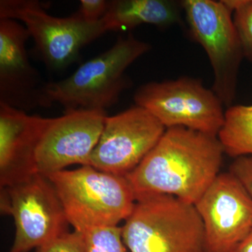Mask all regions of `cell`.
Masks as SVG:
<instances>
[{"label":"cell","mask_w":252,"mask_h":252,"mask_svg":"<svg viewBox=\"0 0 252 252\" xmlns=\"http://www.w3.org/2000/svg\"><path fill=\"white\" fill-rule=\"evenodd\" d=\"M122 228L130 252H204L203 221L193 204L168 195L136 200Z\"/></svg>","instance_id":"cell-4"},{"label":"cell","mask_w":252,"mask_h":252,"mask_svg":"<svg viewBox=\"0 0 252 252\" xmlns=\"http://www.w3.org/2000/svg\"><path fill=\"white\" fill-rule=\"evenodd\" d=\"M217 138L230 157L252 156V104L228 107Z\"/></svg>","instance_id":"cell-15"},{"label":"cell","mask_w":252,"mask_h":252,"mask_svg":"<svg viewBox=\"0 0 252 252\" xmlns=\"http://www.w3.org/2000/svg\"><path fill=\"white\" fill-rule=\"evenodd\" d=\"M224 154L216 136L170 127L126 177L136 200L168 195L194 205L220 173Z\"/></svg>","instance_id":"cell-1"},{"label":"cell","mask_w":252,"mask_h":252,"mask_svg":"<svg viewBox=\"0 0 252 252\" xmlns=\"http://www.w3.org/2000/svg\"><path fill=\"white\" fill-rule=\"evenodd\" d=\"M109 5L106 0H81L77 13L87 22H97L107 14Z\"/></svg>","instance_id":"cell-20"},{"label":"cell","mask_w":252,"mask_h":252,"mask_svg":"<svg viewBox=\"0 0 252 252\" xmlns=\"http://www.w3.org/2000/svg\"><path fill=\"white\" fill-rule=\"evenodd\" d=\"M1 193V211L12 216L16 227L9 252H30L68 232L64 209L46 176L35 174Z\"/></svg>","instance_id":"cell-8"},{"label":"cell","mask_w":252,"mask_h":252,"mask_svg":"<svg viewBox=\"0 0 252 252\" xmlns=\"http://www.w3.org/2000/svg\"><path fill=\"white\" fill-rule=\"evenodd\" d=\"M233 11L244 59L252 63V0H223Z\"/></svg>","instance_id":"cell-17"},{"label":"cell","mask_w":252,"mask_h":252,"mask_svg":"<svg viewBox=\"0 0 252 252\" xmlns=\"http://www.w3.org/2000/svg\"><path fill=\"white\" fill-rule=\"evenodd\" d=\"M234 252H252V230L238 248L235 249Z\"/></svg>","instance_id":"cell-21"},{"label":"cell","mask_w":252,"mask_h":252,"mask_svg":"<svg viewBox=\"0 0 252 252\" xmlns=\"http://www.w3.org/2000/svg\"><path fill=\"white\" fill-rule=\"evenodd\" d=\"M30 38L22 23L0 18V103L26 112L53 105L46 94L47 82L30 62Z\"/></svg>","instance_id":"cell-12"},{"label":"cell","mask_w":252,"mask_h":252,"mask_svg":"<svg viewBox=\"0 0 252 252\" xmlns=\"http://www.w3.org/2000/svg\"><path fill=\"white\" fill-rule=\"evenodd\" d=\"M165 130L161 123L140 106L107 117L89 165L126 177L138 166Z\"/></svg>","instance_id":"cell-9"},{"label":"cell","mask_w":252,"mask_h":252,"mask_svg":"<svg viewBox=\"0 0 252 252\" xmlns=\"http://www.w3.org/2000/svg\"><path fill=\"white\" fill-rule=\"evenodd\" d=\"M228 172L252 199V156L235 158L230 164Z\"/></svg>","instance_id":"cell-19"},{"label":"cell","mask_w":252,"mask_h":252,"mask_svg":"<svg viewBox=\"0 0 252 252\" xmlns=\"http://www.w3.org/2000/svg\"><path fill=\"white\" fill-rule=\"evenodd\" d=\"M46 119L0 103L1 189L37 174L36 148Z\"/></svg>","instance_id":"cell-13"},{"label":"cell","mask_w":252,"mask_h":252,"mask_svg":"<svg viewBox=\"0 0 252 252\" xmlns=\"http://www.w3.org/2000/svg\"><path fill=\"white\" fill-rule=\"evenodd\" d=\"M107 32L129 31L141 25L166 29L184 25L182 1L112 0L102 18Z\"/></svg>","instance_id":"cell-14"},{"label":"cell","mask_w":252,"mask_h":252,"mask_svg":"<svg viewBox=\"0 0 252 252\" xmlns=\"http://www.w3.org/2000/svg\"><path fill=\"white\" fill-rule=\"evenodd\" d=\"M36 252H86L84 233L74 230L63 233L36 248Z\"/></svg>","instance_id":"cell-18"},{"label":"cell","mask_w":252,"mask_h":252,"mask_svg":"<svg viewBox=\"0 0 252 252\" xmlns=\"http://www.w3.org/2000/svg\"><path fill=\"white\" fill-rule=\"evenodd\" d=\"M133 99L166 129L183 127L217 137L224 121L221 101L193 77L146 83L135 91Z\"/></svg>","instance_id":"cell-7"},{"label":"cell","mask_w":252,"mask_h":252,"mask_svg":"<svg viewBox=\"0 0 252 252\" xmlns=\"http://www.w3.org/2000/svg\"><path fill=\"white\" fill-rule=\"evenodd\" d=\"M152 49L132 33L120 36L107 51L81 64L69 77L46 84L51 103L64 112L102 110L117 104L121 94L132 86L126 69Z\"/></svg>","instance_id":"cell-2"},{"label":"cell","mask_w":252,"mask_h":252,"mask_svg":"<svg viewBox=\"0 0 252 252\" xmlns=\"http://www.w3.org/2000/svg\"><path fill=\"white\" fill-rule=\"evenodd\" d=\"M86 252H126L119 225L95 227L83 232Z\"/></svg>","instance_id":"cell-16"},{"label":"cell","mask_w":252,"mask_h":252,"mask_svg":"<svg viewBox=\"0 0 252 252\" xmlns=\"http://www.w3.org/2000/svg\"><path fill=\"white\" fill-rule=\"evenodd\" d=\"M54 186L69 224L84 232L125 221L136 198L126 177L82 165L46 175Z\"/></svg>","instance_id":"cell-3"},{"label":"cell","mask_w":252,"mask_h":252,"mask_svg":"<svg viewBox=\"0 0 252 252\" xmlns=\"http://www.w3.org/2000/svg\"><path fill=\"white\" fill-rule=\"evenodd\" d=\"M107 114L102 110L67 111L47 118L35 152L37 173L46 176L69 165H89Z\"/></svg>","instance_id":"cell-10"},{"label":"cell","mask_w":252,"mask_h":252,"mask_svg":"<svg viewBox=\"0 0 252 252\" xmlns=\"http://www.w3.org/2000/svg\"><path fill=\"white\" fill-rule=\"evenodd\" d=\"M204 252H234L252 230V199L229 172H220L195 204Z\"/></svg>","instance_id":"cell-11"},{"label":"cell","mask_w":252,"mask_h":252,"mask_svg":"<svg viewBox=\"0 0 252 252\" xmlns=\"http://www.w3.org/2000/svg\"><path fill=\"white\" fill-rule=\"evenodd\" d=\"M0 18L22 23L47 69L61 71L80 59L84 46L107 32L103 20L90 23L76 13L67 18L51 16L38 0H1Z\"/></svg>","instance_id":"cell-5"},{"label":"cell","mask_w":252,"mask_h":252,"mask_svg":"<svg viewBox=\"0 0 252 252\" xmlns=\"http://www.w3.org/2000/svg\"><path fill=\"white\" fill-rule=\"evenodd\" d=\"M182 5L189 34L203 47L211 64L212 90L228 108L236 96L244 59L233 11L223 0H183Z\"/></svg>","instance_id":"cell-6"}]
</instances>
